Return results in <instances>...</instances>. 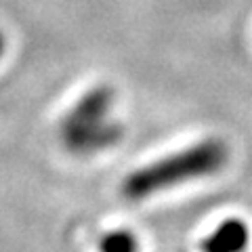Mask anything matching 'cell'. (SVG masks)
I'll list each match as a JSON object with an SVG mask.
<instances>
[{
    "instance_id": "2",
    "label": "cell",
    "mask_w": 252,
    "mask_h": 252,
    "mask_svg": "<svg viewBox=\"0 0 252 252\" xmlns=\"http://www.w3.org/2000/svg\"><path fill=\"white\" fill-rule=\"evenodd\" d=\"M114 105L116 91L109 84H97L86 91L59 124L63 147L82 158L116 147L124 139V126L112 118Z\"/></svg>"
},
{
    "instance_id": "4",
    "label": "cell",
    "mask_w": 252,
    "mask_h": 252,
    "mask_svg": "<svg viewBox=\"0 0 252 252\" xmlns=\"http://www.w3.org/2000/svg\"><path fill=\"white\" fill-rule=\"evenodd\" d=\"M99 252H139V240L128 229H114L101 238Z\"/></svg>"
},
{
    "instance_id": "5",
    "label": "cell",
    "mask_w": 252,
    "mask_h": 252,
    "mask_svg": "<svg viewBox=\"0 0 252 252\" xmlns=\"http://www.w3.org/2000/svg\"><path fill=\"white\" fill-rule=\"evenodd\" d=\"M4 46H6V40H4V34L0 32V59H2V55H4Z\"/></svg>"
},
{
    "instance_id": "1",
    "label": "cell",
    "mask_w": 252,
    "mask_h": 252,
    "mask_svg": "<svg viewBox=\"0 0 252 252\" xmlns=\"http://www.w3.org/2000/svg\"><path fill=\"white\" fill-rule=\"evenodd\" d=\"M229 162V147L223 139L208 137L198 143L164 156L156 162L132 170L122 183V193L128 200H145L149 195L175 189L181 183L215 177Z\"/></svg>"
},
{
    "instance_id": "3",
    "label": "cell",
    "mask_w": 252,
    "mask_h": 252,
    "mask_svg": "<svg viewBox=\"0 0 252 252\" xmlns=\"http://www.w3.org/2000/svg\"><path fill=\"white\" fill-rule=\"evenodd\" d=\"M250 244V229L242 219H225L200 244L202 252H244Z\"/></svg>"
}]
</instances>
